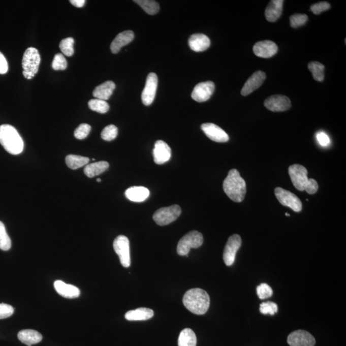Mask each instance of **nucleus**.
<instances>
[{
    "instance_id": "nucleus-1",
    "label": "nucleus",
    "mask_w": 346,
    "mask_h": 346,
    "mask_svg": "<svg viewBox=\"0 0 346 346\" xmlns=\"http://www.w3.org/2000/svg\"><path fill=\"white\" fill-rule=\"evenodd\" d=\"M210 297L203 289H190L184 294L183 303L187 310L196 315H203L207 312L210 306Z\"/></svg>"
},
{
    "instance_id": "nucleus-2",
    "label": "nucleus",
    "mask_w": 346,
    "mask_h": 346,
    "mask_svg": "<svg viewBox=\"0 0 346 346\" xmlns=\"http://www.w3.org/2000/svg\"><path fill=\"white\" fill-rule=\"evenodd\" d=\"M223 190L228 198L235 202H242L246 194V181L240 175L237 169L229 171L223 182Z\"/></svg>"
},
{
    "instance_id": "nucleus-3",
    "label": "nucleus",
    "mask_w": 346,
    "mask_h": 346,
    "mask_svg": "<svg viewBox=\"0 0 346 346\" xmlns=\"http://www.w3.org/2000/svg\"><path fill=\"white\" fill-rule=\"evenodd\" d=\"M289 174L296 190L305 191L309 195H314L318 191V182L314 179L308 178V171L305 167L294 164L289 167Z\"/></svg>"
},
{
    "instance_id": "nucleus-4",
    "label": "nucleus",
    "mask_w": 346,
    "mask_h": 346,
    "mask_svg": "<svg viewBox=\"0 0 346 346\" xmlns=\"http://www.w3.org/2000/svg\"><path fill=\"white\" fill-rule=\"evenodd\" d=\"M0 144L8 153L17 155L22 153L24 142L14 127L9 124L0 126Z\"/></svg>"
},
{
    "instance_id": "nucleus-5",
    "label": "nucleus",
    "mask_w": 346,
    "mask_h": 346,
    "mask_svg": "<svg viewBox=\"0 0 346 346\" xmlns=\"http://www.w3.org/2000/svg\"><path fill=\"white\" fill-rule=\"evenodd\" d=\"M40 62L41 56L38 50L33 47L27 48L22 61L24 77L28 80L35 77L39 70Z\"/></svg>"
},
{
    "instance_id": "nucleus-6",
    "label": "nucleus",
    "mask_w": 346,
    "mask_h": 346,
    "mask_svg": "<svg viewBox=\"0 0 346 346\" xmlns=\"http://www.w3.org/2000/svg\"><path fill=\"white\" fill-rule=\"evenodd\" d=\"M203 243V235L198 231H192L181 238L178 242L177 254L188 257L191 248H198Z\"/></svg>"
},
{
    "instance_id": "nucleus-7",
    "label": "nucleus",
    "mask_w": 346,
    "mask_h": 346,
    "mask_svg": "<svg viewBox=\"0 0 346 346\" xmlns=\"http://www.w3.org/2000/svg\"><path fill=\"white\" fill-rule=\"evenodd\" d=\"M181 212L180 206L174 205L157 210L154 213L153 219L157 225L166 226L177 219Z\"/></svg>"
},
{
    "instance_id": "nucleus-8",
    "label": "nucleus",
    "mask_w": 346,
    "mask_h": 346,
    "mask_svg": "<svg viewBox=\"0 0 346 346\" xmlns=\"http://www.w3.org/2000/svg\"><path fill=\"white\" fill-rule=\"evenodd\" d=\"M113 247L116 254L118 255L120 262L124 267H129L131 264V253H130V241L124 235H119L115 238Z\"/></svg>"
},
{
    "instance_id": "nucleus-9",
    "label": "nucleus",
    "mask_w": 346,
    "mask_h": 346,
    "mask_svg": "<svg viewBox=\"0 0 346 346\" xmlns=\"http://www.w3.org/2000/svg\"><path fill=\"white\" fill-rule=\"evenodd\" d=\"M277 200L282 205L291 208L294 212H299L302 210V203L298 196L283 188L276 187L274 191Z\"/></svg>"
},
{
    "instance_id": "nucleus-10",
    "label": "nucleus",
    "mask_w": 346,
    "mask_h": 346,
    "mask_svg": "<svg viewBox=\"0 0 346 346\" xmlns=\"http://www.w3.org/2000/svg\"><path fill=\"white\" fill-rule=\"evenodd\" d=\"M241 237L239 235H233L228 239L223 253V260L227 266H231L234 264L237 252L241 246Z\"/></svg>"
},
{
    "instance_id": "nucleus-11",
    "label": "nucleus",
    "mask_w": 346,
    "mask_h": 346,
    "mask_svg": "<svg viewBox=\"0 0 346 346\" xmlns=\"http://www.w3.org/2000/svg\"><path fill=\"white\" fill-rule=\"evenodd\" d=\"M157 87H158V77L155 73H151L147 77L145 87L142 92V102L146 106H149L153 102L155 98Z\"/></svg>"
},
{
    "instance_id": "nucleus-12",
    "label": "nucleus",
    "mask_w": 346,
    "mask_h": 346,
    "mask_svg": "<svg viewBox=\"0 0 346 346\" xmlns=\"http://www.w3.org/2000/svg\"><path fill=\"white\" fill-rule=\"evenodd\" d=\"M265 107L272 112H284L290 109L291 102L290 99L286 96L272 95L265 100Z\"/></svg>"
},
{
    "instance_id": "nucleus-13",
    "label": "nucleus",
    "mask_w": 346,
    "mask_h": 346,
    "mask_svg": "<svg viewBox=\"0 0 346 346\" xmlns=\"http://www.w3.org/2000/svg\"><path fill=\"white\" fill-rule=\"evenodd\" d=\"M287 342L291 346H314L315 338L305 330H296L289 334Z\"/></svg>"
},
{
    "instance_id": "nucleus-14",
    "label": "nucleus",
    "mask_w": 346,
    "mask_h": 346,
    "mask_svg": "<svg viewBox=\"0 0 346 346\" xmlns=\"http://www.w3.org/2000/svg\"><path fill=\"white\" fill-rule=\"evenodd\" d=\"M214 90V83L211 82V81L201 82L196 85L191 97L194 100L197 102H207L212 97Z\"/></svg>"
},
{
    "instance_id": "nucleus-15",
    "label": "nucleus",
    "mask_w": 346,
    "mask_h": 346,
    "mask_svg": "<svg viewBox=\"0 0 346 346\" xmlns=\"http://www.w3.org/2000/svg\"><path fill=\"white\" fill-rule=\"evenodd\" d=\"M201 129L206 136L213 141L227 142L229 140V136L226 133V132L215 124L210 123V122L204 123L201 125Z\"/></svg>"
},
{
    "instance_id": "nucleus-16",
    "label": "nucleus",
    "mask_w": 346,
    "mask_h": 346,
    "mask_svg": "<svg viewBox=\"0 0 346 346\" xmlns=\"http://www.w3.org/2000/svg\"><path fill=\"white\" fill-rule=\"evenodd\" d=\"M278 50V46L271 41L258 42L254 46L255 55L261 58H271L276 55Z\"/></svg>"
},
{
    "instance_id": "nucleus-17",
    "label": "nucleus",
    "mask_w": 346,
    "mask_h": 346,
    "mask_svg": "<svg viewBox=\"0 0 346 346\" xmlns=\"http://www.w3.org/2000/svg\"><path fill=\"white\" fill-rule=\"evenodd\" d=\"M266 78V73L262 71H257L248 78L243 86L241 92H240L241 95L244 97H246L251 94L263 84Z\"/></svg>"
},
{
    "instance_id": "nucleus-18",
    "label": "nucleus",
    "mask_w": 346,
    "mask_h": 346,
    "mask_svg": "<svg viewBox=\"0 0 346 346\" xmlns=\"http://www.w3.org/2000/svg\"><path fill=\"white\" fill-rule=\"evenodd\" d=\"M154 161L161 165L169 161L171 156V149L168 144L163 141H157L153 149Z\"/></svg>"
},
{
    "instance_id": "nucleus-19",
    "label": "nucleus",
    "mask_w": 346,
    "mask_h": 346,
    "mask_svg": "<svg viewBox=\"0 0 346 346\" xmlns=\"http://www.w3.org/2000/svg\"><path fill=\"white\" fill-rule=\"evenodd\" d=\"M54 287L59 295L65 298L74 299L80 295L79 289L73 285L67 284L61 280H56L54 283Z\"/></svg>"
},
{
    "instance_id": "nucleus-20",
    "label": "nucleus",
    "mask_w": 346,
    "mask_h": 346,
    "mask_svg": "<svg viewBox=\"0 0 346 346\" xmlns=\"http://www.w3.org/2000/svg\"><path fill=\"white\" fill-rule=\"evenodd\" d=\"M188 45L194 51L201 52L207 50L210 47V40L205 34H193L188 39Z\"/></svg>"
},
{
    "instance_id": "nucleus-21",
    "label": "nucleus",
    "mask_w": 346,
    "mask_h": 346,
    "mask_svg": "<svg viewBox=\"0 0 346 346\" xmlns=\"http://www.w3.org/2000/svg\"><path fill=\"white\" fill-rule=\"evenodd\" d=\"M134 39V33L132 30L122 32L115 37L110 45V50L113 53H117L123 46L129 45Z\"/></svg>"
},
{
    "instance_id": "nucleus-22",
    "label": "nucleus",
    "mask_w": 346,
    "mask_h": 346,
    "mask_svg": "<svg viewBox=\"0 0 346 346\" xmlns=\"http://www.w3.org/2000/svg\"><path fill=\"white\" fill-rule=\"evenodd\" d=\"M283 0H272L270 2L265 11V16L267 21L275 22L281 16L283 12Z\"/></svg>"
},
{
    "instance_id": "nucleus-23",
    "label": "nucleus",
    "mask_w": 346,
    "mask_h": 346,
    "mask_svg": "<svg viewBox=\"0 0 346 346\" xmlns=\"http://www.w3.org/2000/svg\"><path fill=\"white\" fill-rule=\"evenodd\" d=\"M125 196L134 202H142L149 197V191L144 186H131L125 191Z\"/></svg>"
},
{
    "instance_id": "nucleus-24",
    "label": "nucleus",
    "mask_w": 346,
    "mask_h": 346,
    "mask_svg": "<svg viewBox=\"0 0 346 346\" xmlns=\"http://www.w3.org/2000/svg\"><path fill=\"white\" fill-rule=\"evenodd\" d=\"M115 88V83L112 81H107L95 88L93 91V97L102 100H109L111 97Z\"/></svg>"
},
{
    "instance_id": "nucleus-25",
    "label": "nucleus",
    "mask_w": 346,
    "mask_h": 346,
    "mask_svg": "<svg viewBox=\"0 0 346 346\" xmlns=\"http://www.w3.org/2000/svg\"><path fill=\"white\" fill-rule=\"evenodd\" d=\"M18 339L28 346L36 344L43 339V336L38 331L34 330H24L19 331Z\"/></svg>"
},
{
    "instance_id": "nucleus-26",
    "label": "nucleus",
    "mask_w": 346,
    "mask_h": 346,
    "mask_svg": "<svg viewBox=\"0 0 346 346\" xmlns=\"http://www.w3.org/2000/svg\"><path fill=\"white\" fill-rule=\"evenodd\" d=\"M154 311L150 308H139L136 310L127 311L125 318L128 321H146L153 318Z\"/></svg>"
},
{
    "instance_id": "nucleus-27",
    "label": "nucleus",
    "mask_w": 346,
    "mask_h": 346,
    "mask_svg": "<svg viewBox=\"0 0 346 346\" xmlns=\"http://www.w3.org/2000/svg\"><path fill=\"white\" fill-rule=\"evenodd\" d=\"M109 164L107 162L100 161L97 163L87 164L84 168V173L87 177L93 178L104 173L109 168Z\"/></svg>"
},
{
    "instance_id": "nucleus-28",
    "label": "nucleus",
    "mask_w": 346,
    "mask_h": 346,
    "mask_svg": "<svg viewBox=\"0 0 346 346\" xmlns=\"http://www.w3.org/2000/svg\"><path fill=\"white\" fill-rule=\"evenodd\" d=\"M178 346H196L197 338L195 333L190 328L181 331L178 340Z\"/></svg>"
},
{
    "instance_id": "nucleus-29",
    "label": "nucleus",
    "mask_w": 346,
    "mask_h": 346,
    "mask_svg": "<svg viewBox=\"0 0 346 346\" xmlns=\"http://www.w3.org/2000/svg\"><path fill=\"white\" fill-rule=\"evenodd\" d=\"M90 159L87 157L69 154L66 157V163L71 169H77L89 164Z\"/></svg>"
},
{
    "instance_id": "nucleus-30",
    "label": "nucleus",
    "mask_w": 346,
    "mask_h": 346,
    "mask_svg": "<svg viewBox=\"0 0 346 346\" xmlns=\"http://www.w3.org/2000/svg\"><path fill=\"white\" fill-rule=\"evenodd\" d=\"M134 2L141 6L142 9L149 15H154L158 13L160 10L159 4L153 0H136Z\"/></svg>"
},
{
    "instance_id": "nucleus-31",
    "label": "nucleus",
    "mask_w": 346,
    "mask_h": 346,
    "mask_svg": "<svg viewBox=\"0 0 346 346\" xmlns=\"http://www.w3.org/2000/svg\"><path fill=\"white\" fill-rule=\"evenodd\" d=\"M309 70L312 73L314 80L318 82H323L325 79V66L318 62L309 63L308 66Z\"/></svg>"
},
{
    "instance_id": "nucleus-32",
    "label": "nucleus",
    "mask_w": 346,
    "mask_h": 346,
    "mask_svg": "<svg viewBox=\"0 0 346 346\" xmlns=\"http://www.w3.org/2000/svg\"><path fill=\"white\" fill-rule=\"evenodd\" d=\"M88 105L90 109L100 114H105L109 110V105L106 101L97 99V98L90 100L88 103Z\"/></svg>"
},
{
    "instance_id": "nucleus-33",
    "label": "nucleus",
    "mask_w": 346,
    "mask_h": 346,
    "mask_svg": "<svg viewBox=\"0 0 346 346\" xmlns=\"http://www.w3.org/2000/svg\"><path fill=\"white\" fill-rule=\"evenodd\" d=\"M11 246V238L7 234L4 223L0 222V249L3 251H8Z\"/></svg>"
},
{
    "instance_id": "nucleus-34",
    "label": "nucleus",
    "mask_w": 346,
    "mask_h": 346,
    "mask_svg": "<svg viewBox=\"0 0 346 346\" xmlns=\"http://www.w3.org/2000/svg\"><path fill=\"white\" fill-rule=\"evenodd\" d=\"M74 44L75 40L72 38L64 39L60 43V50L66 56H73L75 53Z\"/></svg>"
},
{
    "instance_id": "nucleus-35",
    "label": "nucleus",
    "mask_w": 346,
    "mask_h": 346,
    "mask_svg": "<svg viewBox=\"0 0 346 346\" xmlns=\"http://www.w3.org/2000/svg\"><path fill=\"white\" fill-rule=\"evenodd\" d=\"M118 130L115 125L110 124L105 128L101 134V137L105 141H111L116 138Z\"/></svg>"
},
{
    "instance_id": "nucleus-36",
    "label": "nucleus",
    "mask_w": 346,
    "mask_h": 346,
    "mask_svg": "<svg viewBox=\"0 0 346 346\" xmlns=\"http://www.w3.org/2000/svg\"><path fill=\"white\" fill-rule=\"evenodd\" d=\"M260 311L264 315L269 314V315L274 316L278 311V305L274 302H264L260 305Z\"/></svg>"
},
{
    "instance_id": "nucleus-37",
    "label": "nucleus",
    "mask_w": 346,
    "mask_h": 346,
    "mask_svg": "<svg viewBox=\"0 0 346 346\" xmlns=\"http://www.w3.org/2000/svg\"><path fill=\"white\" fill-rule=\"evenodd\" d=\"M68 63L65 56L61 53L56 54L54 56L52 68L54 70H65L67 68Z\"/></svg>"
},
{
    "instance_id": "nucleus-38",
    "label": "nucleus",
    "mask_w": 346,
    "mask_h": 346,
    "mask_svg": "<svg viewBox=\"0 0 346 346\" xmlns=\"http://www.w3.org/2000/svg\"><path fill=\"white\" fill-rule=\"evenodd\" d=\"M257 293L258 296L261 299L269 298L273 294L271 287L267 284H262L258 286Z\"/></svg>"
},
{
    "instance_id": "nucleus-39",
    "label": "nucleus",
    "mask_w": 346,
    "mask_h": 346,
    "mask_svg": "<svg viewBox=\"0 0 346 346\" xmlns=\"http://www.w3.org/2000/svg\"><path fill=\"white\" fill-rule=\"evenodd\" d=\"M308 18L306 14H296L290 17L291 26L294 28L303 26L308 21Z\"/></svg>"
},
{
    "instance_id": "nucleus-40",
    "label": "nucleus",
    "mask_w": 346,
    "mask_h": 346,
    "mask_svg": "<svg viewBox=\"0 0 346 346\" xmlns=\"http://www.w3.org/2000/svg\"><path fill=\"white\" fill-rule=\"evenodd\" d=\"M91 127L88 124H81L74 132V136L77 139H84L89 134Z\"/></svg>"
},
{
    "instance_id": "nucleus-41",
    "label": "nucleus",
    "mask_w": 346,
    "mask_h": 346,
    "mask_svg": "<svg viewBox=\"0 0 346 346\" xmlns=\"http://www.w3.org/2000/svg\"><path fill=\"white\" fill-rule=\"evenodd\" d=\"M330 4L328 2H323L312 5L310 7V10L314 14L318 15V14L322 13L323 12L328 11L330 9Z\"/></svg>"
},
{
    "instance_id": "nucleus-42",
    "label": "nucleus",
    "mask_w": 346,
    "mask_h": 346,
    "mask_svg": "<svg viewBox=\"0 0 346 346\" xmlns=\"http://www.w3.org/2000/svg\"><path fill=\"white\" fill-rule=\"evenodd\" d=\"M14 309L11 305L0 303V320L9 318L13 315Z\"/></svg>"
},
{
    "instance_id": "nucleus-43",
    "label": "nucleus",
    "mask_w": 346,
    "mask_h": 346,
    "mask_svg": "<svg viewBox=\"0 0 346 346\" xmlns=\"http://www.w3.org/2000/svg\"><path fill=\"white\" fill-rule=\"evenodd\" d=\"M317 139L321 146L327 147L330 145V139L328 135L324 132H320L317 134Z\"/></svg>"
},
{
    "instance_id": "nucleus-44",
    "label": "nucleus",
    "mask_w": 346,
    "mask_h": 346,
    "mask_svg": "<svg viewBox=\"0 0 346 346\" xmlns=\"http://www.w3.org/2000/svg\"><path fill=\"white\" fill-rule=\"evenodd\" d=\"M8 63L5 56L0 52V74H6L8 71Z\"/></svg>"
},
{
    "instance_id": "nucleus-45",
    "label": "nucleus",
    "mask_w": 346,
    "mask_h": 346,
    "mask_svg": "<svg viewBox=\"0 0 346 346\" xmlns=\"http://www.w3.org/2000/svg\"><path fill=\"white\" fill-rule=\"evenodd\" d=\"M70 3L78 8L83 7L85 4V0H71Z\"/></svg>"
},
{
    "instance_id": "nucleus-46",
    "label": "nucleus",
    "mask_w": 346,
    "mask_h": 346,
    "mask_svg": "<svg viewBox=\"0 0 346 346\" xmlns=\"http://www.w3.org/2000/svg\"><path fill=\"white\" fill-rule=\"evenodd\" d=\"M97 181H98V182H101V181H102V180H101L100 178H98V179H97Z\"/></svg>"
},
{
    "instance_id": "nucleus-47",
    "label": "nucleus",
    "mask_w": 346,
    "mask_h": 346,
    "mask_svg": "<svg viewBox=\"0 0 346 346\" xmlns=\"http://www.w3.org/2000/svg\"><path fill=\"white\" fill-rule=\"evenodd\" d=\"M286 216H290V215L289 214V213H286Z\"/></svg>"
},
{
    "instance_id": "nucleus-48",
    "label": "nucleus",
    "mask_w": 346,
    "mask_h": 346,
    "mask_svg": "<svg viewBox=\"0 0 346 346\" xmlns=\"http://www.w3.org/2000/svg\"><path fill=\"white\" fill-rule=\"evenodd\" d=\"M92 161H95V159H92Z\"/></svg>"
}]
</instances>
